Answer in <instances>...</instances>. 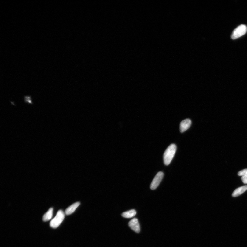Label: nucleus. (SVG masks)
<instances>
[{
  "label": "nucleus",
  "mask_w": 247,
  "mask_h": 247,
  "mask_svg": "<svg viewBox=\"0 0 247 247\" xmlns=\"http://www.w3.org/2000/svg\"><path fill=\"white\" fill-rule=\"evenodd\" d=\"M176 146L175 144H171L167 148L164 154L165 165H168L171 163L176 153Z\"/></svg>",
  "instance_id": "nucleus-1"
},
{
  "label": "nucleus",
  "mask_w": 247,
  "mask_h": 247,
  "mask_svg": "<svg viewBox=\"0 0 247 247\" xmlns=\"http://www.w3.org/2000/svg\"><path fill=\"white\" fill-rule=\"evenodd\" d=\"M65 214L62 210H60L57 212L55 217L50 222V226L51 228H57L63 221Z\"/></svg>",
  "instance_id": "nucleus-2"
},
{
  "label": "nucleus",
  "mask_w": 247,
  "mask_h": 247,
  "mask_svg": "<svg viewBox=\"0 0 247 247\" xmlns=\"http://www.w3.org/2000/svg\"><path fill=\"white\" fill-rule=\"evenodd\" d=\"M247 31V27L245 25L241 24L233 31L231 38L233 40L237 39L245 34Z\"/></svg>",
  "instance_id": "nucleus-3"
},
{
  "label": "nucleus",
  "mask_w": 247,
  "mask_h": 247,
  "mask_svg": "<svg viewBox=\"0 0 247 247\" xmlns=\"http://www.w3.org/2000/svg\"><path fill=\"white\" fill-rule=\"evenodd\" d=\"M164 176V174L162 172H159L157 175L153 179L150 185V189L152 190H154L161 183Z\"/></svg>",
  "instance_id": "nucleus-4"
},
{
  "label": "nucleus",
  "mask_w": 247,
  "mask_h": 247,
  "mask_svg": "<svg viewBox=\"0 0 247 247\" xmlns=\"http://www.w3.org/2000/svg\"><path fill=\"white\" fill-rule=\"evenodd\" d=\"M129 226L134 231L138 233L140 231V227L138 220L135 218L131 220L128 223Z\"/></svg>",
  "instance_id": "nucleus-5"
},
{
  "label": "nucleus",
  "mask_w": 247,
  "mask_h": 247,
  "mask_svg": "<svg viewBox=\"0 0 247 247\" xmlns=\"http://www.w3.org/2000/svg\"><path fill=\"white\" fill-rule=\"evenodd\" d=\"M192 124L191 120L189 119H185L181 122L180 125V130L182 133H184L189 129Z\"/></svg>",
  "instance_id": "nucleus-6"
},
{
  "label": "nucleus",
  "mask_w": 247,
  "mask_h": 247,
  "mask_svg": "<svg viewBox=\"0 0 247 247\" xmlns=\"http://www.w3.org/2000/svg\"><path fill=\"white\" fill-rule=\"evenodd\" d=\"M80 205V203L79 202H76L72 204L65 210V214L67 215L72 214L75 211Z\"/></svg>",
  "instance_id": "nucleus-7"
},
{
  "label": "nucleus",
  "mask_w": 247,
  "mask_h": 247,
  "mask_svg": "<svg viewBox=\"0 0 247 247\" xmlns=\"http://www.w3.org/2000/svg\"><path fill=\"white\" fill-rule=\"evenodd\" d=\"M247 190V185L240 187L236 189L233 193L232 196L233 197H236L240 196Z\"/></svg>",
  "instance_id": "nucleus-8"
},
{
  "label": "nucleus",
  "mask_w": 247,
  "mask_h": 247,
  "mask_svg": "<svg viewBox=\"0 0 247 247\" xmlns=\"http://www.w3.org/2000/svg\"><path fill=\"white\" fill-rule=\"evenodd\" d=\"M53 212V208H50L48 211L45 214L43 217V220L44 222H46L51 219L52 217Z\"/></svg>",
  "instance_id": "nucleus-9"
},
{
  "label": "nucleus",
  "mask_w": 247,
  "mask_h": 247,
  "mask_svg": "<svg viewBox=\"0 0 247 247\" xmlns=\"http://www.w3.org/2000/svg\"><path fill=\"white\" fill-rule=\"evenodd\" d=\"M136 214V212L135 210L132 209L122 213V217L125 218H132Z\"/></svg>",
  "instance_id": "nucleus-10"
},
{
  "label": "nucleus",
  "mask_w": 247,
  "mask_h": 247,
  "mask_svg": "<svg viewBox=\"0 0 247 247\" xmlns=\"http://www.w3.org/2000/svg\"><path fill=\"white\" fill-rule=\"evenodd\" d=\"M24 100L25 103L33 105L32 100L31 96H29V95L24 96Z\"/></svg>",
  "instance_id": "nucleus-11"
},
{
  "label": "nucleus",
  "mask_w": 247,
  "mask_h": 247,
  "mask_svg": "<svg viewBox=\"0 0 247 247\" xmlns=\"http://www.w3.org/2000/svg\"><path fill=\"white\" fill-rule=\"evenodd\" d=\"M238 175L242 177L247 176V169H244L238 172Z\"/></svg>",
  "instance_id": "nucleus-12"
},
{
  "label": "nucleus",
  "mask_w": 247,
  "mask_h": 247,
  "mask_svg": "<svg viewBox=\"0 0 247 247\" xmlns=\"http://www.w3.org/2000/svg\"><path fill=\"white\" fill-rule=\"evenodd\" d=\"M241 179L244 184H247V176H242Z\"/></svg>",
  "instance_id": "nucleus-13"
}]
</instances>
